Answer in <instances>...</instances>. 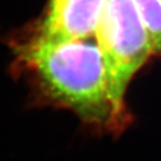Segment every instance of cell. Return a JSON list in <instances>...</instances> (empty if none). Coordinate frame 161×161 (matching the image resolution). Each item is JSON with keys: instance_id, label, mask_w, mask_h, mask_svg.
Masks as SVG:
<instances>
[{"instance_id": "cell-1", "label": "cell", "mask_w": 161, "mask_h": 161, "mask_svg": "<svg viewBox=\"0 0 161 161\" xmlns=\"http://www.w3.org/2000/svg\"><path fill=\"white\" fill-rule=\"evenodd\" d=\"M26 54L46 90L62 104L96 121L122 116L111 100L105 64L96 42L38 36Z\"/></svg>"}, {"instance_id": "cell-2", "label": "cell", "mask_w": 161, "mask_h": 161, "mask_svg": "<svg viewBox=\"0 0 161 161\" xmlns=\"http://www.w3.org/2000/svg\"><path fill=\"white\" fill-rule=\"evenodd\" d=\"M94 36L105 64L111 100L122 115L126 86L153 52L136 0H106Z\"/></svg>"}, {"instance_id": "cell-3", "label": "cell", "mask_w": 161, "mask_h": 161, "mask_svg": "<svg viewBox=\"0 0 161 161\" xmlns=\"http://www.w3.org/2000/svg\"><path fill=\"white\" fill-rule=\"evenodd\" d=\"M106 0H50L40 37L83 39L95 35Z\"/></svg>"}, {"instance_id": "cell-4", "label": "cell", "mask_w": 161, "mask_h": 161, "mask_svg": "<svg viewBox=\"0 0 161 161\" xmlns=\"http://www.w3.org/2000/svg\"><path fill=\"white\" fill-rule=\"evenodd\" d=\"M153 52L161 50V0H136Z\"/></svg>"}]
</instances>
